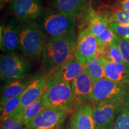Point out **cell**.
<instances>
[{"instance_id":"2e32d148","label":"cell","mask_w":129,"mask_h":129,"mask_svg":"<svg viewBox=\"0 0 129 129\" xmlns=\"http://www.w3.org/2000/svg\"><path fill=\"white\" fill-rule=\"evenodd\" d=\"M56 10L75 20L82 15L88 0H53Z\"/></svg>"},{"instance_id":"f546056e","label":"cell","mask_w":129,"mask_h":129,"mask_svg":"<svg viewBox=\"0 0 129 129\" xmlns=\"http://www.w3.org/2000/svg\"><path fill=\"white\" fill-rule=\"evenodd\" d=\"M0 1H1V4H4V3H10V1H13V0H0Z\"/></svg>"},{"instance_id":"83f0119b","label":"cell","mask_w":129,"mask_h":129,"mask_svg":"<svg viewBox=\"0 0 129 129\" xmlns=\"http://www.w3.org/2000/svg\"><path fill=\"white\" fill-rule=\"evenodd\" d=\"M1 129H26V125L23 124L20 120L9 119L1 122Z\"/></svg>"},{"instance_id":"4fadbf2b","label":"cell","mask_w":129,"mask_h":129,"mask_svg":"<svg viewBox=\"0 0 129 129\" xmlns=\"http://www.w3.org/2000/svg\"><path fill=\"white\" fill-rule=\"evenodd\" d=\"M83 13L85 14L84 24L87 25V28L96 37L104 31L111 23L107 13L96 12L90 3L86 6Z\"/></svg>"},{"instance_id":"6da1fadb","label":"cell","mask_w":129,"mask_h":129,"mask_svg":"<svg viewBox=\"0 0 129 129\" xmlns=\"http://www.w3.org/2000/svg\"><path fill=\"white\" fill-rule=\"evenodd\" d=\"M77 35L76 30L48 40L42 52V68L47 75L75 57Z\"/></svg>"},{"instance_id":"7a4b0ae2","label":"cell","mask_w":129,"mask_h":129,"mask_svg":"<svg viewBox=\"0 0 129 129\" xmlns=\"http://www.w3.org/2000/svg\"><path fill=\"white\" fill-rule=\"evenodd\" d=\"M47 108L72 114L84 103L72 93L70 83L54 76L47 75L46 88L43 96Z\"/></svg>"},{"instance_id":"5b68a950","label":"cell","mask_w":129,"mask_h":129,"mask_svg":"<svg viewBox=\"0 0 129 129\" xmlns=\"http://www.w3.org/2000/svg\"><path fill=\"white\" fill-rule=\"evenodd\" d=\"M47 40L38 22L25 23L20 28V50L29 57H37L42 54Z\"/></svg>"},{"instance_id":"52a82bcc","label":"cell","mask_w":129,"mask_h":129,"mask_svg":"<svg viewBox=\"0 0 129 129\" xmlns=\"http://www.w3.org/2000/svg\"><path fill=\"white\" fill-rule=\"evenodd\" d=\"M47 75H38L30 81L20 97L19 105L9 119L20 120L25 109L43 96L46 88Z\"/></svg>"},{"instance_id":"484cf974","label":"cell","mask_w":129,"mask_h":129,"mask_svg":"<svg viewBox=\"0 0 129 129\" xmlns=\"http://www.w3.org/2000/svg\"><path fill=\"white\" fill-rule=\"evenodd\" d=\"M109 28L117 36L129 39V25L112 22L109 24Z\"/></svg>"},{"instance_id":"5bb4252c","label":"cell","mask_w":129,"mask_h":129,"mask_svg":"<svg viewBox=\"0 0 129 129\" xmlns=\"http://www.w3.org/2000/svg\"><path fill=\"white\" fill-rule=\"evenodd\" d=\"M94 83L84 70L70 83L74 96L84 102H93V90Z\"/></svg>"},{"instance_id":"603a6c76","label":"cell","mask_w":129,"mask_h":129,"mask_svg":"<svg viewBox=\"0 0 129 129\" xmlns=\"http://www.w3.org/2000/svg\"><path fill=\"white\" fill-rule=\"evenodd\" d=\"M22 95V94H21ZM20 96L10 100L1 107V122L9 120L19 105Z\"/></svg>"},{"instance_id":"f1b7e54d","label":"cell","mask_w":129,"mask_h":129,"mask_svg":"<svg viewBox=\"0 0 129 129\" xmlns=\"http://www.w3.org/2000/svg\"><path fill=\"white\" fill-rule=\"evenodd\" d=\"M111 9L112 11L122 10L129 12V0H117Z\"/></svg>"},{"instance_id":"ba28073f","label":"cell","mask_w":129,"mask_h":129,"mask_svg":"<svg viewBox=\"0 0 129 129\" xmlns=\"http://www.w3.org/2000/svg\"><path fill=\"white\" fill-rule=\"evenodd\" d=\"M124 106L118 103L109 101L94 103L93 111L96 129H112Z\"/></svg>"},{"instance_id":"7402d4cb","label":"cell","mask_w":129,"mask_h":129,"mask_svg":"<svg viewBox=\"0 0 129 129\" xmlns=\"http://www.w3.org/2000/svg\"><path fill=\"white\" fill-rule=\"evenodd\" d=\"M46 106L43 101V98H40L38 101L28 106L24 111L23 115L20 119L23 124L27 125L30 121L34 118L42 111L46 108Z\"/></svg>"},{"instance_id":"7c38bea8","label":"cell","mask_w":129,"mask_h":129,"mask_svg":"<svg viewBox=\"0 0 129 129\" xmlns=\"http://www.w3.org/2000/svg\"><path fill=\"white\" fill-rule=\"evenodd\" d=\"M20 29L14 20L1 27V50L5 54H13L19 49Z\"/></svg>"},{"instance_id":"d6986e66","label":"cell","mask_w":129,"mask_h":129,"mask_svg":"<svg viewBox=\"0 0 129 129\" xmlns=\"http://www.w3.org/2000/svg\"><path fill=\"white\" fill-rule=\"evenodd\" d=\"M30 81L26 78L14 81L5 85L1 91V107L10 100L20 96L28 87Z\"/></svg>"},{"instance_id":"9c48e42d","label":"cell","mask_w":129,"mask_h":129,"mask_svg":"<svg viewBox=\"0 0 129 129\" xmlns=\"http://www.w3.org/2000/svg\"><path fill=\"white\" fill-rule=\"evenodd\" d=\"M98 48L97 38L88 28H81L77 36L75 58L84 65L96 57Z\"/></svg>"},{"instance_id":"e0dca14e","label":"cell","mask_w":129,"mask_h":129,"mask_svg":"<svg viewBox=\"0 0 129 129\" xmlns=\"http://www.w3.org/2000/svg\"><path fill=\"white\" fill-rule=\"evenodd\" d=\"M104 67L106 78L120 84H129V65L126 63L109 62L99 58Z\"/></svg>"},{"instance_id":"8fae6325","label":"cell","mask_w":129,"mask_h":129,"mask_svg":"<svg viewBox=\"0 0 129 129\" xmlns=\"http://www.w3.org/2000/svg\"><path fill=\"white\" fill-rule=\"evenodd\" d=\"M9 5L13 14L25 23L33 22L43 13L39 0H13Z\"/></svg>"},{"instance_id":"44dd1931","label":"cell","mask_w":129,"mask_h":129,"mask_svg":"<svg viewBox=\"0 0 129 129\" xmlns=\"http://www.w3.org/2000/svg\"><path fill=\"white\" fill-rule=\"evenodd\" d=\"M85 70L93 83L106 78L104 67L98 57H94L85 64Z\"/></svg>"},{"instance_id":"8992f818","label":"cell","mask_w":129,"mask_h":129,"mask_svg":"<svg viewBox=\"0 0 129 129\" xmlns=\"http://www.w3.org/2000/svg\"><path fill=\"white\" fill-rule=\"evenodd\" d=\"M30 70V64L17 54H5L0 57V76L7 84L26 78Z\"/></svg>"},{"instance_id":"ac0fdd59","label":"cell","mask_w":129,"mask_h":129,"mask_svg":"<svg viewBox=\"0 0 129 129\" xmlns=\"http://www.w3.org/2000/svg\"><path fill=\"white\" fill-rule=\"evenodd\" d=\"M84 70L85 65L74 57L51 74L70 83Z\"/></svg>"},{"instance_id":"d4e9b609","label":"cell","mask_w":129,"mask_h":129,"mask_svg":"<svg viewBox=\"0 0 129 129\" xmlns=\"http://www.w3.org/2000/svg\"><path fill=\"white\" fill-rule=\"evenodd\" d=\"M114 42L120 50L124 62L129 65V39L116 35Z\"/></svg>"},{"instance_id":"cb8c5ba5","label":"cell","mask_w":129,"mask_h":129,"mask_svg":"<svg viewBox=\"0 0 129 129\" xmlns=\"http://www.w3.org/2000/svg\"><path fill=\"white\" fill-rule=\"evenodd\" d=\"M112 129H129V105L124 106L118 115Z\"/></svg>"},{"instance_id":"4316f807","label":"cell","mask_w":129,"mask_h":129,"mask_svg":"<svg viewBox=\"0 0 129 129\" xmlns=\"http://www.w3.org/2000/svg\"><path fill=\"white\" fill-rule=\"evenodd\" d=\"M115 37L116 35L108 26L104 31H103L101 34L98 35V37H96L98 46H102L114 41Z\"/></svg>"},{"instance_id":"ffe728a7","label":"cell","mask_w":129,"mask_h":129,"mask_svg":"<svg viewBox=\"0 0 129 129\" xmlns=\"http://www.w3.org/2000/svg\"><path fill=\"white\" fill-rule=\"evenodd\" d=\"M96 57L102 58L109 62L125 63L120 50L114 41L102 46H98Z\"/></svg>"},{"instance_id":"30bf717a","label":"cell","mask_w":129,"mask_h":129,"mask_svg":"<svg viewBox=\"0 0 129 129\" xmlns=\"http://www.w3.org/2000/svg\"><path fill=\"white\" fill-rule=\"evenodd\" d=\"M67 112L46 108L27 124L26 129H62Z\"/></svg>"},{"instance_id":"9a60e30c","label":"cell","mask_w":129,"mask_h":129,"mask_svg":"<svg viewBox=\"0 0 129 129\" xmlns=\"http://www.w3.org/2000/svg\"><path fill=\"white\" fill-rule=\"evenodd\" d=\"M69 124L70 129H96L92 106L88 104L79 106L72 114Z\"/></svg>"},{"instance_id":"3957f363","label":"cell","mask_w":129,"mask_h":129,"mask_svg":"<svg viewBox=\"0 0 129 129\" xmlns=\"http://www.w3.org/2000/svg\"><path fill=\"white\" fill-rule=\"evenodd\" d=\"M93 102L109 101L129 105V85L115 83L105 78L94 83Z\"/></svg>"},{"instance_id":"277c9868","label":"cell","mask_w":129,"mask_h":129,"mask_svg":"<svg viewBox=\"0 0 129 129\" xmlns=\"http://www.w3.org/2000/svg\"><path fill=\"white\" fill-rule=\"evenodd\" d=\"M38 19V23L47 40L76 30L75 20L63 15L57 10L47 11Z\"/></svg>"}]
</instances>
